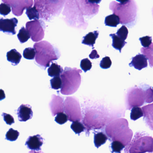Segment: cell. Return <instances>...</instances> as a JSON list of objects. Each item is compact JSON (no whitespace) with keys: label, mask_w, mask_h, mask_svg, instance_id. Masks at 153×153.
I'll return each instance as SVG.
<instances>
[{"label":"cell","mask_w":153,"mask_h":153,"mask_svg":"<svg viewBox=\"0 0 153 153\" xmlns=\"http://www.w3.org/2000/svg\"><path fill=\"white\" fill-rule=\"evenodd\" d=\"M105 133L111 141H119L127 146L131 142L133 132L129 128L128 123L123 118L110 122L105 129Z\"/></svg>","instance_id":"obj_2"},{"label":"cell","mask_w":153,"mask_h":153,"mask_svg":"<svg viewBox=\"0 0 153 153\" xmlns=\"http://www.w3.org/2000/svg\"><path fill=\"white\" fill-rule=\"evenodd\" d=\"M33 47L36 52V63L42 69L50 67L53 61L58 59L60 57L58 49L46 41L36 43Z\"/></svg>","instance_id":"obj_3"},{"label":"cell","mask_w":153,"mask_h":153,"mask_svg":"<svg viewBox=\"0 0 153 153\" xmlns=\"http://www.w3.org/2000/svg\"><path fill=\"white\" fill-rule=\"evenodd\" d=\"M82 71L77 68L66 67L60 77L62 79V85L60 92L65 95H69L77 91L81 82L80 73Z\"/></svg>","instance_id":"obj_5"},{"label":"cell","mask_w":153,"mask_h":153,"mask_svg":"<svg viewBox=\"0 0 153 153\" xmlns=\"http://www.w3.org/2000/svg\"><path fill=\"white\" fill-rule=\"evenodd\" d=\"M108 137L103 132H97L94 135V143L97 148L104 144L108 140Z\"/></svg>","instance_id":"obj_20"},{"label":"cell","mask_w":153,"mask_h":153,"mask_svg":"<svg viewBox=\"0 0 153 153\" xmlns=\"http://www.w3.org/2000/svg\"><path fill=\"white\" fill-rule=\"evenodd\" d=\"M71 128L76 134H79V135L81 132L84 131L85 130V127L84 124L79 121L72 122Z\"/></svg>","instance_id":"obj_26"},{"label":"cell","mask_w":153,"mask_h":153,"mask_svg":"<svg viewBox=\"0 0 153 153\" xmlns=\"http://www.w3.org/2000/svg\"><path fill=\"white\" fill-rule=\"evenodd\" d=\"M143 116H144V113L142 109L140 107L136 106L131 109L130 118L132 120H136Z\"/></svg>","instance_id":"obj_24"},{"label":"cell","mask_w":153,"mask_h":153,"mask_svg":"<svg viewBox=\"0 0 153 153\" xmlns=\"http://www.w3.org/2000/svg\"><path fill=\"white\" fill-rule=\"evenodd\" d=\"M110 36L112 39V46L116 50H118L121 53L122 49L127 43V42L122 39L115 34H111Z\"/></svg>","instance_id":"obj_18"},{"label":"cell","mask_w":153,"mask_h":153,"mask_svg":"<svg viewBox=\"0 0 153 153\" xmlns=\"http://www.w3.org/2000/svg\"><path fill=\"white\" fill-rule=\"evenodd\" d=\"M125 153H153V138L146 132H137L131 142L125 147Z\"/></svg>","instance_id":"obj_6"},{"label":"cell","mask_w":153,"mask_h":153,"mask_svg":"<svg viewBox=\"0 0 153 153\" xmlns=\"http://www.w3.org/2000/svg\"><path fill=\"white\" fill-rule=\"evenodd\" d=\"M19 135V132L11 128L7 132L6 135V139L10 141L16 140Z\"/></svg>","instance_id":"obj_30"},{"label":"cell","mask_w":153,"mask_h":153,"mask_svg":"<svg viewBox=\"0 0 153 153\" xmlns=\"http://www.w3.org/2000/svg\"><path fill=\"white\" fill-rule=\"evenodd\" d=\"M4 3L9 5L12 7L13 14L17 16H19L23 14L24 10L31 7L33 5V1H6L2 0Z\"/></svg>","instance_id":"obj_9"},{"label":"cell","mask_w":153,"mask_h":153,"mask_svg":"<svg viewBox=\"0 0 153 153\" xmlns=\"http://www.w3.org/2000/svg\"><path fill=\"white\" fill-rule=\"evenodd\" d=\"M11 7L8 4L5 3H1L0 5V14L5 16H7L11 12Z\"/></svg>","instance_id":"obj_33"},{"label":"cell","mask_w":153,"mask_h":153,"mask_svg":"<svg viewBox=\"0 0 153 153\" xmlns=\"http://www.w3.org/2000/svg\"><path fill=\"white\" fill-rule=\"evenodd\" d=\"M152 14H153V9H152Z\"/></svg>","instance_id":"obj_41"},{"label":"cell","mask_w":153,"mask_h":153,"mask_svg":"<svg viewBox=\"0 0 153 153\" xmlns=\"http://www.w3.org/2000/svg\"><path fill=\"white\" fill-rule=\"evenodd\" d=\"M26 14L27 15L29 19L31 20H38L40 17L39 13L35 7H30L26 9Z\"/></svg>","instance_id":"obj_25"},{"label":"cell","mask_w":153,"mask_h":153,"mask_svg":"<svg viewBox=\"0 0 153 153\" xmlns=\"http://www.w3.org/2000/svg\"><path fill=\"white\" fill-rule=\"evenodd\" d=\"M140 51L148 60L149 66L151 68H153V43L148 48H141Z\"/></svg>","instance_id":"obj_22"},{"label":"cell","mask_w":153,"mask_h":153,"mask_svg":"<svg viewBox=\"0 0 153 153\" xmlns=\"http://www.w3.org/2000/svg\"><path fill=\"white\" fill-rule=\"evenodd\" d=\"M80 67L85 72H86L90 70L92 68V62L87 58L83 59L80 62Z\"/></svg>","instance_id":"obj_31"},{"label":"cell","mask_w":153,"mask_h":153,"mask_svg":"<svg viewBox=\"0 0 153 153\" xmlns=\"http://www.w3.org/2000/svg\"><path fill=\"white\" fill-rule=\"evenodd\" d=\"M112 1L109 8L113 14L119 17L120 24L131 28L136 24L137 7L134 1Z\"/></svg>","instance_id":"obj_1"},{"label":"cell","mask_w":153,"mask_h":153,"mask_svg":"<svg viewBox=\"0 0 153 153\" xmlns=\"http://www.w3.org/2000/svg\"><path fill=\"white\" fill-rule=\"evenodd\" d=\"M64 110L70 122L80 121L82 112L78 99L75 97H67L64 102Z\"/></svg>","instance_id":"obj_7"},{"label":"cell","mask_w":153,"mask_h":153,"mask_svg":"<svg viewBox=\"0 0 153 153\" xmlns=\"http://www.w3.org/2000/svg\"><path fill=\"white\" fill-rule=\"evenodd\" d=\"M50 82L52 89L58 90L62 87V81L60 76L54 77L50 80Z\"/></svg>","instance_id":"obj_28"},{"label":"cell","mask_w":153,"mask_h":153,"mask_svg":"<svg viewBox=\"0 0 153 153\" xmlns=\"http://www.w3.org/2000/svg\"><path fill=\"white\" fill-rule=\"evenodd\" d=\"M28 153H44L42 151H36L35 150H32L30 151Z\"/></svg>","instance_id":"obj_39"},{"label":"cell","mask_w":153,"mask_h":153,"mask_svg":"<svg viewBox=\"0 0 153 153\" xmlns=\"http://www.w3.org/2000/svg\"><path fill=\"white\" fill-rule=\"evenodd\" d=\"M128 31L125 26L123 25L116 33V35L125 41L128 37Z\"/></svg>","instance_id":"obj_32"},{"label":"cell","mask_w":153,"mask_h":153,"mask_svg":"<svg viewBox=\"0 0 153 153\" xmlns=\"http://www.w3.org/2000/svg\"><path fill=\"white\" fill-rule=\"evenodd\" d=\"M8 61L11 62L13 66H17L20 62L22 55L16 49H12L8 52L7 54Z\"/></svg>","instance_id":"obj_17"},{"label":"cell","mask_w":153,"mask_h":153,"mask_svg":"<svg viewBox=\"0 0 153 153\" xmlns=\"http://www.w3.org/2000/svg\"><path fill=\"white\" fill-rule=\"evenodd\" d=\"M17 37L20 43L23 44L27 42L31 37V36L27 29L23 27L19 30Z\"/></svg>","instance_id":"obj_23"},{"label":"cell","mask_w":153,"mask_h":153,"mask_svg":"<svg viewBox=\"0 0 153 153\" xmlns=\"http://www.w3.org/2000/svg\"><path fill=\"white\" fill-rule=\"evenodd\" d=\"M125 146L120 141H113L111 145L112 153H121L122 150L125 148Z\"/></svg>","instance_id":"obj_27"},{"label":"cell","mask_w":153,"mask_h":153,"mask_svg":"<svg viewBox=\"0 0 153 153\" xmlns=\"http://www.w3.org/2000/svg\"><path fill=\"white\" fill-rule=\"evenodd\" d=\"M4 120L6 122V123L8 125H11L13 123H15V120L12 115L8 114L3 113L2 114Z\"/></svg>","instance_id":"obj_37"},{"label":"cell","mask_w":153,"mask_h":153,"mask_svg":"<svg viewBox=\"0 0 153 153\" xmlns=\"http://www.w3.org/2000/svg\"></svg>","instance_id":"obj_42"},{"label":"cell","mask_w":153,"mask_h":153,"mask_svg":"<svg viewBox=\"0 0 153 153\" xmlns=\"http://www.w3.org/2000/svg\"><path fill=\"white\" fill-rule=\"evenodd\" d=\"M17 114L19 121H27L33 118L32 107L29 105L22 104L18 109Z\"/></svg>","instance_id":"obj_13"},{"label":"cell","mask_w":153,"mask_h":153,"mask_svg":"<svg viewBox=\"0 0 153 153\" xmlns=\"http://www.w3.org/2000/svg\"><path fill=\"white\" fill-rule=\"evenodd\" d=\"M26 28L30 33L31 39L34 42H38L43 39L45 31V23L41 20L27 22Z\"/></svg>","instance_id":"obj_8"},{"label":"cell","mask_w":153,"mask_h":153,"mask_svg":"<svg viewBox=\"0 0 153 153\" xmlns=\"http://www.w3.org/2000/svg\"><path fill=\"white\" fill-rule=\"evenodd\" d=\"M18 23V20L16 18L10 19H4L1 18L0 19V30L10 35H15L16 33V27L17 26Z\"/></svg>","instance_id":"obj_10"},{"label":"cell","mask_w":153,"mask_h":153,"mask_svg":"<svg viewBox=\"0 0 153 153\" xmlns=\"http://www.w3.org/2000/svg\"><path fill=\"white\" fill-rule=\"evenodd\" d=\"M120 23L119 17L114 14L107 16L105 19V24L107 26L116 27Z\"/></svg>","instance_id":"obj_21"},{"label":"cell","mask_w":153,"mask_h":153,"mask_svg":"<svg viewBox=\"0 0 153 153\" xmlns=\"http://www.w3.org/2000/svg\"><path fill=\"white\" fill-rule=\"evenodd\" d=\"M112 62L110 57H106L103 58L100 63V66L102 68L104 69L109 68L111 67Z\"/></svg>","instance_id":"obj_35"},{"label":"cell","mask_w":153,"mask_h":153,"mask_svg":"<svg viewBox=\"0 0 153 153\" xmlns=\"http://www.w3.org/2000/svg\"><path fill=\"white\" fill-rule=\"evenodd\" d=\"M44 143V139L39 134L30 136L25 143L27 148L36 151H41V147Z\"/></svg>","instance_id":"obj_12"},{"label":"cell","mask_w":153,"mask_h":153,"mask_svg":"<svg viewBox=\"0 0 153 153\" xmlns=\"http://www.w3.org/2000/svg\"><path fill=\"white\" fill-rule=\"evenodd\" d=\"M144 113L143 120L147 126L153 130V103L143 106L142 108Z\"/></svg>","instance_id":"obj_15"},{"label":"cell","mask_w":153,"mask_h":153,"mask_svg":"<svg viewBox=\"0 0 153 153\" xmlns=\"http://www.w3.org/2000/svg\"><path fill=\"white\" fill-rule=\"evenodd\" d=\"M1 94H2V95L5 94H4V91H3V90H2V89H1ZM2 96H3V95H2ZM1 100H2V99H4V97H2V96H1Z\"/></svg>","instance_id":"obj_40"},{"label":"cell","mask_w":153,"mask_h":153,"mask_svg":"<svg viewBox=\"0 0 153 153\" xmlns=\"http://www.w3.org/2000/svg\"><path fill=\"white\" fill-rule=\"evenodd\" d=\"M68 116L67 114L64 113H60L57 114V116L55 117V121L59 124H64L68 121Z\"/></svg>","instance_id":"obj_34"},{"label":"cell","mask_w":153,"mask_h":153,"mask_svg":"<svg viewBox=\"0 0 153 153\" xmlns=\"http://www.w3.org/2000/svg\"><path fill=\"white\" fill-rule=\"evenodd\" d=\"M63 71L64 70L61 66L58 65L56 62H52L48 68V75L51 77L60 76Z\"/></svg>","instance_id":"obj_19"},{"label":"cell","mask_w":153,"mask_h":153,"mask_svg":"<svg viewBox=\"0 0 153 153\" xmlns=\"http://www.w3.org/2000/svg\"><path fill=\"white\" fill-rule=\"evenodd\" d=\"M89 57L90 59H98V58H99V57H100V56L98 55L96 50H94L92 51L91 52V53L89 54Z\"/></svg>","instance_id":"obj_38"},{"label":"cell","mask_w":153,"mask_h":153,"mask_svg":"<svg viewBox=\"0 0 153 153\" xmlns=\"http://www.w3.org/2000/svg\"><path fill=\"white\" fill-rule=\"evenodd\" d=\"M36 55V52L34 48H27L24 51L23 56L27 59L33 60L35 59Z\"/></svg>","instance_id":"obj_29"},{"label":"cell","mask_w":153,"mask_h":153,"mask_svg":"<svg viewBox=\"0 0 153 153\" xmlns=\"http://www.w3.org/2000/svg\"><path fill=\"white\" fill-rule=\"evenodd\" d=\"M98 31H95L94 32H90L83 37L82 43L94 48V45L95 43L96 40L98 38Z\"/></svg>","instance_id":"obj_16"},{"label":"cell","mask_w":153,"mask_h":153,"mask_svg":"<svg viewBox=\"0 0 153 153\" xmlns=\"http://www.w3.org/2000/svg\"><path fill=\"white\" fill-rule=\"evenodd\" d=\"M129 65L130 67H134L136 69L141 70L147 67V59L143 54L138 53L135 57H132L131 62Z\"/></svg>","instance_id":"obj_14"},{"label":"cell","mask_w":153,"mask_h":153,"mask_svg":"<svg viewBox=\"0 0 153 153\" xmlns=\"http://www.w3.org/2000/svg\"><path fill=\"white\" fill-rule=\"evenodd\" d=\"M153 102V90L148 85L136 86L128 90L126 96V104L128 110L136 106H140L145 103Z\"/></svg>","instance_id":"obj_4"},{"label":"cell","mask_w":153,"mask_h":153,"mask_svg":"<svg viewBox=\"0 0 153 153\" xmlns=\"http://www.w3.org/2000/svg\"><path fill=\"white\" fill-rule=\"evenodd\" d=\"M64 99L62 97L54 94L52 95L49 106L53 116L64 112Z\"/></svg>","instance_id":"obj_11"},{"label":"cell","mask_w":153,"mask_h":153,"mask_svg":"<svg viewBox=\"0 0 153 153\" xmlns=\"http://www.w3.org/2000/svg\"><path fill=\"white\" fill-rule=\"evenodd\" d=\"M141 45L144 48H147L149 47L152 44V37L151 36H146L139 38Z\"/></svg>","instance_id":"obj_36"}]
</instances>
